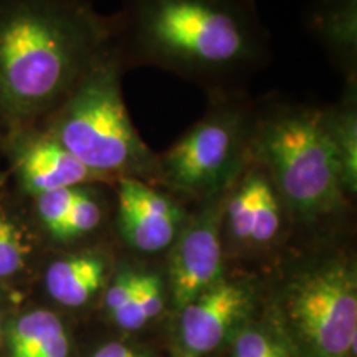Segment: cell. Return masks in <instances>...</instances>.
Here are the masks:
<instances>
[{
  "instance_id": "6da1fadb",
  "label": "cell",
  "mask_w": 357,
  "mask_h": 357,
  "mask_svg": "<svg viewBox=\"0 0 357 357\" xmlns=\"http://www.w3.org/2000/svg\"><path fill=\"white\" fill-rule=\"evenodd\" d=\"M113 22L124 70L169 71L208 100L245 95L270 61L258 0H121Z\"/></svg>"
},
{
  "instance_id": "7a4b0ae2",
  "label": "cell",
  "mask_w": 357,
  "mask_h": 357,
  "mask_svg": "<svg viewBox=\"0 0 357 357\" xmlns=\"http://www.w3.org/2000/svg\"><path fill=\"white\" fill-rule=\"evenodd\" d=\"M113 43V15L89 0H0V118L55 111Z\"/></svg>"
},
{
  "instance_id": "3957f363",
  "label": "cell",
  "mask_w": 357,
  "mask_h": 357,
  "mask_svg": "<svg viewBox=\"0 0 357 357\" xmlns=\"http://www.w3.org/2000/svg\"><path fill=\"white\" fill-rule=\"evenodd\" d=\"M250 159L273 178L293 220L314 227L351 207L319 106L271 96L257 100Z\"/></svg>"
},
{
  "instance_id": "277c9868",
  "label": "cell",
  "mask_w": 357,
  "mask_h": 357,
  "mask_svg": "<svg viewBox=\"0 0 357 357\" xmlns=\"http://www.w3.org/2000/svg\"><path fill=\"white\" fill-rule=\"evenodd\" d=\"M124 71L113 43L55 109L47 132L105 182L155 184L158 153L131 121L121 91Z\"/></svg>"
},
{
  "instance_id": "5b68a950",
  "label": "cell",
  "mask_w": 357,
  "mask_h": 357,
  "mask_svg": "<svg viewBox=\"0 0 357 357\" xmlns=\"http://www.w3.org/2000/svg\"><path fill=\"white\" fill-rule=\"evenodd\" d=\"M255 114L247 93L208 100L202 118L158 153L155 185L192 204L229 190L250 162Z\"/></svg>"
},
{
  "instance_id": "8992f818",
  "label": "cell",
  "mask_w": 357,
  "mask_h": 357,
  "mask_svg": "<svg viewBox=\"0 0 357 357\" xmlns=\"http://www.w3.org/2000/svg\"><path fill=\"white\" fill-rule=\"evenodd\" d=\"M289 319L318 357H351L357 336V275L351 258H318L283 291Z\"/></svg>"
},
{
  "instance_id": "52a82bcc",
  "label": "cell",
  "mask_w": 357,
  "mask_h": 357,
  "mask_svg": "<svg viewBox=\"0 0 357 357\" xmlns=\"http://www.w3.org/2000/svg\"><path fill=\"white\" fill-rule=\"evenodd\" d=\"M223 197L225 192L195 202L184 229L167 252L166 284L177 311L225 275L220 234Z\"/></svg>"
},
{
  "instance_id": "ba28073f",
  "label": "cell",
  "mask_w": 357,
  "mask_h": 357,
  "mask_svg": "<svg viewBox=\"0 0 357 357\" xmlns=\"http://www.w3.org/2000/svg\"><path fill=\"white\" fill-rule=\"evenodd\" d=\"M113 187L116 229L124 245L142 255L169 252L190 215L189 202L139 178H119Z\"/></svg>"
},
{
  "instance_id": "9c48e42d",
  "label": "cell",
  "mask_w": 357,
  "mask_h": 357,
  "mask_svg": "<svg viewBox=\"0 0 357 357\" xmlns=\"http://www.w3.org/2000/svg\"><path fill=\"white\" fill-rule=\"evenodd\" d=\"M293 218L273 178L257 160L250 162L225 192L220 234L238 248L271 247Z\"/></svg>"
},
{
  "instance_id": "30bf717a",
  "label": "cell",
  "mask_w": 357,
  "mask_h": 357,
  "mask_svg": "<svg viewBox=\"0 0 357 357\" xmlns=\"http://www.w3.org/2000/svg\"><path fill=\"white\" fill-rule=\"evenodd\" d=\"M250 305L252 287L223 275L213 287L181 310V357H202L220 346Z\"/></svg>"
},
{
  "instance_id": "8fae6325",
  "label": "cell",
  "mask_w": 357,
  "mask_h": 357,
  "mask_svg": "<svg viewBox=\"0 0 357 357\" xmlns=\"http://www.w3.org/2000/svg\"><path fill=\"white\" fill-rule=\"evenodd\" d=\"M35 213L45 231L58 242H75L96 234L114 211V187L89 182L33 197Z\"/></svg>"
},
{
  "instance_id": "7c38bea8",
  "label": "cell",
  "mask_w": 357,
  "mask_h": 357,
  "mask_svg": "<svg viewBox=\"0 0 357 357\" xmlns=\"http://www.w3.org/2000/svg\"><path fill=\"white\" fill-rule=\"evenodd\" d=\"M13 147V171L30 197L89 182H105L47 131L22 136ZM111 184V182H109Z\"/></svg>"
},
{
  "instance_id": "4fadbf2b",
  "label": "cell",
  "mask_w": 357,
  "mask_h": 357,
  "mask_svg": "<svg viewBox=\"0 0 357 357\" xmlns=\"http://www.w3.org/2000/svg\"><path fill=\"white\" fill-rule=\"evenodd\" d=\"M303 22L344 82H357V0H310Z\"/></svg>"
},
{
  "instance_id": "5bb4252c",
  "label": "cell",
  "mask_w": 357,
  "mask_h": 357,
  "mask_svg": "<svg viewBox=\"0 0 357 357\" xmlns=\"http://www.w3.org/2000/svg\"><path fill=\"white\" fill-rule=\"evenodd\" d=\"M111 276L105 253L83 250L53 260L45 270L43 283L52 300L66 307H79L105 291Z\"/></svg>"
},
{
  "instance_id": "9a60e30c",
  "label": "cell",
  "mask_w": 357,
  "mask_h": 357,
  "mask_svg": "<svg viewBox=\"0 0 357 357\" xmlns=\"http://www.w3.org/2000/svg\"><path fill=\"white\" fill-rule=\"evenodd\" d=\"M324 129L351 199L357 194V82H344L337 102L323 108Z\"/></svg>"
},
{
  "instance_id": "2e32d148",
  "label": "cell",
  "mask_w": 357,
  "mask_h": 357,
  "mask_svg": "<svg viewBox=\"0 0 357 357\" xmlns=\"http://www.w3.org/2000/svg\"><path fill=\"white\" fill-rule=\"evenodd\" d=\"M8 349L10 357H68L70 339L55 312L33 310L13 321Z\"/></svg>"
},
{
  "instance_id": "e0dca14e",
  "label": "cell",
  "mask_w": 357,
  "mask_h": 357,
  "mask_svg": "<svg viewBox=\"0 0 357 357\" xmlns=\"http://www.w3.org/2000/svg\"><path fill=\"white\" fill-rule=\"evenodd\" d=\"M166 276L153 270H142L131 300L111 318L126 331H136L162 312L166 306Z\"/></svg>"
},
{
  "instance_id": "ac0fdd59",
  "label": "cell",
  "mask_w": 357,
  "mask_h": 357,
  "mask_svg": "<svg viewBox=\"0 0 357 357\" xmlns=\"http://www.w3.org/2000/svg\"><path fill=\"white\" fill-rule=\"evenodd\" d=\"M32 255V242L24 225L10 213L0 211V280L25 270Z\"/></svg>"
},
{
  "instance_id": "d6986e66",
  "label": "cell",
  "mask_w": 357,
  "mask_h": 357,
  "mask_svg": "<svg viewBox=\"0 0 357 357\" xmlns=\"http://www.w3.org/2000/svg\"><path fill=\"white\" fill-rule=\"evenodd\" d=\"M91 357H149L147 354L132 349V347L119 344V342H109L98 349Z\"/></svg>"
},
{
  "instance_id": "ffe728a7",
  "label": "cell",
  "mask_w": 357,
  "mask_h": 357,
  "mask_svg": "<svg viewBox=\"0 0 357 357\" xmlns=\"http://www.w3.org/2000/svg\"><path fill=\"white\" fill-rule=\"evenodd\" d=\"M234 357H238V356H234Z\"/></svg>"
}]
</instances>
